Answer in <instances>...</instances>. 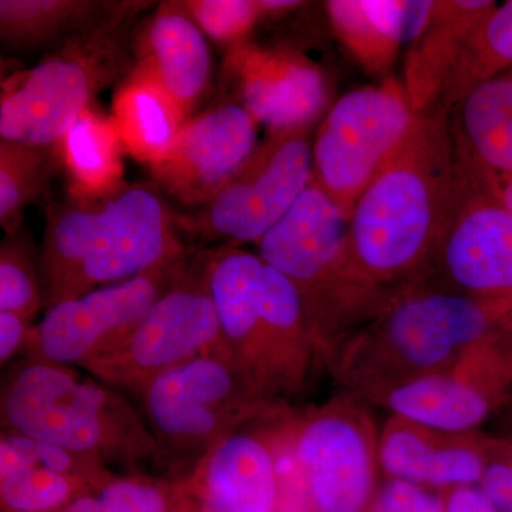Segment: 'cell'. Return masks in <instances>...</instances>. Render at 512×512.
I'll list each match as a JSON object with an SVG mask.
<instances>
[{"label": "cell", "mask_w": 512, "mask_h": 512, "mask_svg": "<svg viewBox=\"0 0 512 512\" xmlns=\"http://www.w3.org/2000/svg\"><path fill=\"white\" fill-rule=\"evenodd\" d=\"M284 512H320L318 510H291V511H284Z\"/></svg>", "instance_id": "60d3db41"}, {"label": "cell", "mask_w": 512, "mask_h": 512, "mask_svg": "<svg viewBox=\"0 0 512 512\" xmlns=\"http://www.w3.org/2000/svg\"><path fill=\"white\" fill-rule=\"evenodd\" d=\"M511 386V365L483 363L414 377L377 394L375 400L392 410L394 417L424 429L461 434L480 426Z\"/></svg>", "instance_id": "e0dca14e"}, {"label": "cell", "mask_w": 512, "mask_h": 512, "mask_svg": "<svg viewBox=\"0 0 512 512\" xmlns=\"http://www.w3.org/2000/svg\"><path fill=\"white\" fill-rule=\"evenodd\" d=\"M258 252L301 295L320 360L328 363L340 343L367 318L350 276L348 221L312 180L291 210L261 238Z\"/></svg>", "instance_id": "8992f818"}, {"label": "cell", "mask_w": 512, "mask_h": 512, "mask_svg": "<svg viewBox=\"0 0 512 512\" xmlns=\"http://www.w3.org/2000/svg\"><path fill=\"white\" fill-rule=\"evenodd\" d=\"M30 322L16 313L0 311V363H8L16 353L25 349Z\"/></svg>", "instance_id": "d590c367"}, {"label": "cell", "mask_w": 512, "mask_h": 512, "mask_svg": "<svg viewBox=\"0 0 512 512\" xmlns=\"http://www.w3.org/2000/svg\"><path fill=\"white\" fill-rule=\"evenodd\" d=\"M458 191L450 116L440 106L420 111L348 221L350 276L370 312L426 276Z\"/></svg>", "instance_id": "6da1fadb"}, {"label": "cell", "mask_w": 512, "mask_h": 512, "mask_svg": "<svg viewBox=\"0 0 512 512\" xmlns=\"http://www.w3.org/2000/svg\"><path fill=\"white\" fill-rule=\"evenodd\" d=\"M2 433L20 434L101 463L136 467L161 458L148 423L119 393L72 366L26 359L5 380Z\"/></svg>", "instance_id": "277c9868"}, {"label": "cell", "mask_w": 512, "mask_h": 512, "mask_svg": "<svg viewBox=\"0 0 512 512\" xmlns=\"http://www.w3.org/2000/svg\"><path fill=\"white\" fill-rule=\"evenodd\" d=\"M188 264L185 254L127 281L50 306L29 330L28 359L83 369L119 346Z\"/></svg>", "instance_id": "8fae6325"}, {"label": "cell", "mask_w": 512, "mask_h": 512, "mask_svg": "<svg viewBox=\"0 0 512 512\" xmlns=\"http://www.w3.org/2000/svg\"><path fill=\"white\" fill-rule=\"evenodd\" d=\"M161 458H195L249 421L278 412L232 362L227 350L195 357L141 390Z\"/></svg>", "instance_id": "52a82bcc"}, {"label": "cell", "mask_w": 512, "mask_h": 512, "mask_svg": "<svg viewBox=\"0 0 512 512\" xmlns=\"http://www.w3.org/2000/svg\"><path fill=\"white\" fill-rule=\"evenodd\" d=\"M362 8L384 36L399 47L413 43L429 25L434 2L427 0H360Z\"/></svg>", "instance_id": "d6a6232c"}, {"label": "cell", "mask_w": 512, "mask_h": 512, "mask_svg": "<svg viewBox=\"0 0 512 512\" xmlns=\"http://www.w3.org/2000/svg\"><path fill=\"white\" fill-rule=\"evenodd\" d=\"M372 512H444L436 495L420 485L392 478L376 495Z\"/></svg>", "instance_id": "e575fe53"}, {"label": "cell", "mask_w": 512, "mask_h": 512, "mask_svg": "<svg viewBox=\"0 0 512 512\" xmlns=\"http://www.w3.org/2000/svg\"><path fill=\"white\" fill-rule=\"evenodd\" d=\"M289 448L320 512H363L373 498L379 440L366 410L339 397L292 424Z\"/></svg>", "instance_id": "30bf717a"}, {"label": "cell", "mask_w": 512, "mask_h": 512, "mask_svg": "<svg viewBox=\"0 0 512 512\" xmlns=\"http://www.w3.org/2000/svg\"><path fill=\"white\" fill-rule=\"evenodd\" d=\"M43 306L39 255L26 232L6 235L0 247V311L32 320Z\"/></svg>", "instance_id": "f546056e"}, {"label": "cell", "mask_w": 512, "mask_h": 512, "mask_svg": "<svg viewBox=\"0 0 512 512\" xmlns=\"http://www.w3.org/2000/svg\"><path fill=\"white\" fill-rule=\"evenodd\" d=\"M423 279L478 298L512 301V211L461 173L456 204Z\"/></svg>", "instance_id": "4fadbf2b"}, {"label": "cell", "mask_w": 512, "mask_h": 512, "mask_svg": "<svg viewBox=\"0 0 512 512\" xmlns=\"http://www.w3.org/2000/svg\"><path fill=\"white\" fill-rule=\"evenodd\" d=\"M225 69L237 87L239 103L271 133L312 127L325 110L328 86L322 70L289 47L248 40L229 47Z\"/></svg>", "instance_id": "9a60e30c"}, {"label": "cell", "mask_w": 512, "mask_h": 512, "mask_svg": "<svg viewBox=\"0 0 512 512\" xmlns=\"http://www.w3.org/2000/svg\"><path fill=\"white\" fill-rule=\"evenodd\" d=\"M185 12L205 36L218 45L248 42L262 12L258 0H181Z\"/></svg>", "instance_id": "1f68e13d"}, {"label": "cell", "mask_w": 512, "mask_h": 512, "mask_svg": "<svg viewBox=\"0 0 512 512\" xmlns=\"http://www.w3.org/2000/svg\"><path fill=\"white\" fill-rule=\"evenodd\" d=\"M512 70V0L495 5L468 35L437 106L447 113L478 84Z\"/></svg>", "instance_id": "4316f807"}, {"label": "cell", "mask_w": 512, "mask_h": 512, "mask_svg": "<svg viewBox=\"0 0 512 512\" xmlns=\"http://www.w3.org/2000/svg\"><path fill=\"white\" fill-rule=\"evenodd\" d=\"M443 434L393 416L379 439V464L390 477L416 485L480 483L485 444L440 440Z\"/></svg>", "instance_id": "7402d4cb"}, {"label": "cell", "mask_w": 512, "mask_h": 512, "mask_svg": "<svg viewBox=\"0 0 512 512\" xmlns=\"http://www.w3.org/2000/svg\"><path fill=\"white\" fill-rule=\"evenodd\" d=\"M480 490L500 512H512V444H485Z\"/></svg>", "instance_id": "836d02e7"}, {"label": "cell", "mask_w": 512, "mask_h": 512, "mask_svg": "<svg viewBox=\"0 0 512 512\" xmlns=\"http://www.w3.org/2000/svg\"><path fill=\"white\" fill-rule=\"evenodd\" d=\"M258 2L264 19L278 18V16L286 15L303 5L302 2H296V0H258Z\"/></svg>", "instance_id": "74e56055"}, {"label": "cell", "mask_w": 512, "mask_h": 512, "mask_svg": "<svg viewBox=\"0 0 512 512\" xmlns=\"http://www.w3.org/2000/svg\"><path fill=\"white\" fill-rule=\"evenodd\" d=\"M311 128L269 134L202 207L195 228L210 238L258 244L312 183Z\"/></svg>", "instance_id": "7c38bea8"}, {"label": "cell", "mask_w": 512, "mask_h": 512, "mask_svg": "<svg viewBox=\"0 0 512 512\" xmlns=\"http://www.w3.org/2000/svg\"><path fill=\"white\" fill-rule=\"evenodd\" d=\"M185 500L181 483L114 476L74 498L59 512H175Z\"/></svg>", "instance_id": "f1b7e54d"}, {"label": "cell", "mask_w": 512, "mask_h": 512, "mask_svg": "<svg viewBox=\"0 0 512 512\" xmlns=\"http://www.w3.org/2000/svg\"><path fill=\"white\" fill-rule=\"evenodd\" d=\"M262 264L259 255L234 247L205 254L208 286L228 355L256 392L279 409L281 389L259 308Z\"/></svg>", "instance_id": "2e32d148"}, {"label": "cell", "mask_w": 512, "mask_h": 512, "mask_svg": "<svg viewBox=\"0 0 512 512\" xmlns=\"http://www.w3.org/2000/svg\"><path fill=\"white\" fill-rule=\"evenodd\" d=\"M326 10L336 35L357 62L375 76L390 69L399 47L394 46L367 16L360 0H332L326 3Z\"/></svg>", "instance_id": "4dcf8cb0"}, {"label": "cell", "mask_w": 512, "mask_h": 512, "mask_svg": "<svg viewBox=\"0 0 512 512\" xmlns=\"http://www.w3.org/2000/svg\"><path fill=\"white\" fill-rule=\"evenodd\" d=\"M511 350L512 301L417 279L387 293L328 363L359 396L375 399L394 384Z\"/></svg>", "instance_id": "7a4b0ae2"}, {"label": "cell", "mask_w": 512, "mask_h": 512, "mask_svg": "<svg viewBox=\"0 0 512 512\" xmlns=\"http://www.w3.org/2000/svg\"><path fill=\"white\" fill-rule=\"evenodd\" d=\"M55 147L69 177L72 200H99L126 185L123 158L127 151L119 128L111 114L94 104L77 117Z\"/></svg>", "instance_id": "d4e9b609"}, {"label": "cell", "mask_w": 512, "mask_h": 512, "mask_svg": "<svg viewBox=\"0 0 512 512\" xmlns=\"http://www.w3.org/2000/svg\"><path fill=\"white\" fill-rule=\"evenodd\" d=\"M187 254L163 198L144 184L49 208L39 252L43 306L119 284Z\"/></svg>", "instance_id": "3957f363"}, {"label": "cell", "mask_w": 512, "mask_h": 512, "mask_svg": "<svg viewBox=\"0 0 512 512\" xmlns=\"http://www.w3.org/2000/svg\"><path fill=\"white\" fill-rule=\"evenodd\" d=\"M444 512H500L490 503L483 491L461 485L448 498Z\"/></svg>", "instance_id": "8d00e7d4"}, {"label": "cell", "mask_w": 512, "mask_h": 512, "mask_svg": "<svg viewBox=\"0 0 512 512\" xmlns=\"http://www.w3.org/2000/svg\"><path fill=\"white\" fill-rule=\"evenodd\" d=\"M175 512H200V511H198L197 508H195L194 505H192L190 503V501L185 500V503L183 505H181V507L178 508V510Z\"/></svg>", "instance_id": "ab89813d"}, {"label": "cell", "mask_w": 512, "mask_h": 512, "mask_svg": "<svg viewBox=\"0 0 512 512\" xmlns=\"http://www.w3.org/2000/svg\"><path fill=\"white\" fill-rule=\"evenodd\" d=\"M494 194L497 195L498 200L503 202L508 210L512 211V174L507 175V177H504L503 180L495 184Z\"/></svg>", "instance_id": "f35d334b"}, {"label": "cell", "mask_w": 512, "mask_h": 512, "mask_svg": "<svg viewBox=\"0 0 512 512\" xmlns=\"http://www.w3.org/2000/svg\"><path fill=\"white\" fill-rule=\"evenodd\" d=\"M403 83L384 79L340 97L313 141V181L349 221L356 202L412 127Z\"/></svg>", "instance_id": "9c48e42d"}, {"label": "cell", "mask_w": 512, "mask_h": 512, "mask_svg": "<svg viewBox=\"0 0 512 512\" xmlns=\"http://www.w3.org/2000/svg\"><path fill=\"white\" fill-rule=\"evenodd\" d=\"M448 116L458 171L494 191L512 174V70L478 84Z\"/></svg>", "instance_id": "44dd1931"}, {"label": "cell", "mask_w": 512, "mask_h": 512, "mask_svg": "<svg viewBox=\"0 0 512 512\" xmlns=\"http://www.w3.org/2000/svg\"><path fill=\"white\" fill-rule=\"evenodd\" d=\"M59 165L55 146L0 141V225L6 235L22 231L26 208L49 188Z\"/></svg>", "instance_id": "83f0119b"}, {"label": "cell", "mask_w": 512, "mask_h": 512, "mask_svg": "<svg viewBox=\"0 0 512 512\" xmlns=\"http://www.w3.org/2000/svg\"><path fill=\"white\" fill-rule=\"evenodd\" d=\"M256 126L241 103L195 114L165 156L151 165V174L181 204L204 207L258 147Z\"/></svg>", "instance_id": "5bb4252c"}, {"label": "cell", "mask_w": 512, "mask_h": 512, "mask_svg": "<svg viewBox=\"0 0 512 512\" xmlns=\"http://www.w3.org/2000/svg\"><path fill=\"white\" fill-rule=\"evenodd\" d=\"M221 350L227 348L202 254L191 259L119 346L83 369L100 382L138 394L167 370Z\"/></svg>", "instance_id": "ba28073f"}, {"label": "cell", "mask_w": 512, "mask_h": 512, "mask_svg": "<svg viewBox=\"0 0 512 512\" xmlns=\"http://www.w3.org/2000/svg\"><path fill=\"white\" fill-rule=\"evenodd\" d=\"M494 5L493 0L434 2L429 25L410 47L404 69V90L416 113L437 106L468 35Z\"/></svg>", "instance_id": "cb8c5ba5"}, {"label": "cell", "mask_w": 512, "mask_h": 512, "mask_svg": "<svg viewBox=\"0 0 512 512\" xmlns=\"http://www.w3.org/2000/svg\"><path fill=\"white\" fill-rule=\"evenodd\" d=\"M133 50L134 66L161 87L187 123L210 87L212 60L183 3H160L138 30Z\"/></svg>", "instance_id": "ffe728a7"}, {"label": "cell", "mask_w": 512, "mask_h": 512, "mask_svg": "<svg viewBox=\"0 0 512 512\" xmlns=\"http://www.w3.org/2000/svg\"><path fill=\"white\" fill-rule=\"evenodd\" d=\"M116 474L97 458L20 436H0L2 512H59Z\"/></svg>", "instance_id": "ac0fdd59"}, {"label": "cell", "mask_w": 512, "mask_h": 512, "mask_svg": "<svg viewBox=\"0 0 512 512\" xmlns=\"http://www.w3.org/2000/svg\"><path fill=\"white\" fill-rule=\"evenodd\" d=\"M133 20H116L67 40L36 66L3 80L2 141L56 146L103 90L119 86L133 70V43L128 40Z\"/></svg>", "instance_id": "5b68a950"}, {"label": "cell", "mask_w": 512, "mask_h": 512, "mask_svg": "<svg viewBox=\"0 0 512 512\" xmlns=\"http://www.w3.org/2000/svg\"><path fill=\"white\" fill-rule=\"evenodd\" d=\"M111 116L127 154L148 167L165 156L185 124L170 97L136 66L117 86Z\"/></svg>", "instance_id": "484cf974"}, {"label": "cell", "mask_w": 512, "mask_h": 512, "mask_svg": "<svg viewBox=\"0 0 512 512\" xmlns=\"http://www.w3.org/2000/svg\"><path fill=\"white\" fill-rule=\"evenodd\" d=\"M151 2L2 0L0 39L12 52L55 49L109 23L136 18Z\"/></svg>", "instance_id": "603a6c76"}, {"label": "cell", "mask_w": 512, "mask_h": 512, "mask_svg": "<svg viewBox=\"0 0 512 512\" xmlns=\"http://www.w3.org/2000/svg\"><path fill=\"white\" fill-rule=\"evenodd\" d=\"M180 483L200 512H275L279 468L274 447L258 434L238 430L202 456Z\"/></svg>", "instance_id": "d6986e66"}]
</instances>
